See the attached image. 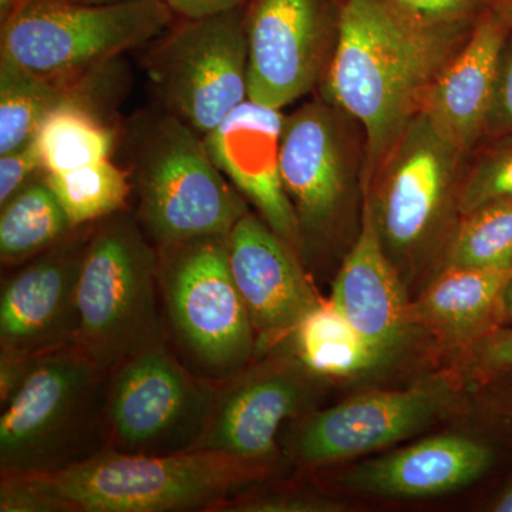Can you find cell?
Masks as SVG:
<instances>
[{
  "label": "cell",
  "instance_id": "cell-1",
  "mask_svg": "<svg viewBox=\"0 0 512 512\" xmlns=\"http://www.w3.org/2000/svg\"><path fill=\"white\" fill-rule=\"evenodd\" d=\"M474 28L423 25L384 0H345L325 93L365 128L366 184Z\"/></svg>",
  "mask_w": 512,
  "mask_h": 512
},
{
  "label": "cell",
  "instance_id": "cell-2",
  "mask_svg": "<svg viewBox=\"0 0 512 512\" xmlns=\"http://www.w3.org/2000/svg\"><path fill=\"white\" fill-rule=\"evenodd\" d=\"M268 470L269 464L205 448L163 456L106 450L26 476L55 512L215 511Z\"/></svg>",
  "mask_w": 512,
  "mask_h": 512
},
{
  "label": "cell",
  "instance_id": "cell-3",
  "mask_svg": "<svg viewBox=\"0 0 512 512\" xmlns=\"http://www.w3.org/2000/svg\"><path fill=\"white\" fill-rule=\"evenodd\" d=\"M158 291V254L140 224L128 214L110 215L84 251L74 346L109 373L131 356L164 345Z\"/></svg>",
  "mask_w": 512,
  "mask_h": 512
},
{
  "label": "cell",
  "instance_id": "cell-4",
  "mask_svg": "<svg viewBox=\"0 0 512 512\" xmlns=\"http://www.w3.org/2000/svg\"><path fill=\"white\" fill-rule=\"evenodd\" d=\"M131 173L141 224L158 247L228 237L249 212L211 160L204 138L171 113L140 127Z\"/></svg>",
  "mask_w": 512,
  "mask_h": 512
},
{
  "label": "cell",
  "instance_id": "cell-5",
  "mask_svg": "<svg viewBox=\"0 0 512 512\" xmlns=\"http://www.w3.org/2000/svg\"><path fill=\"white\" fill-rule=\"evenodd\" d=\"M175 16L165 0L101 5L26 0L2 22L0 53L62 82L163 36Z\"/></svg>",
  "mask_w": 512,
  "mask_h": 512
},
{
  "label": "cell",
  "instance_id": "cell-6",
  "mask_svg": "<svg viewBox=\"0 0 512 512\" xmlns=\"http://www.w3.org/2000/svg\"><path fill=\"white\" fill-rule=\"evenodd\" d=\"M158 278L175 339L202 372L224 380L249 365L256 333L229 266L228 237L160 247Z\"/></svg>",
  "mask_w": 512,
  "mask_h": 512
},
{
  "label": "cell",
  "instance_id": "cell-7",
  "mask_svg": "<svg viewBox=\"0 0 512 512\" xmlns=\"http://www.w3.org/2000/svg\"><path fill=\"white\" fill-rule=\"evenodd\" d=\"M106 375L74 345L40 357L0 417V471L45 474L80 461Z\"/></svg>",
  "mask_w": 512,
  "mask_h": 512
},
{
  "label": "cell",
  "instance_id": "cell-8",
  "mask_svg": "<svg viewBox=\"0 0 512 512\" xmlns=\"http://www.w3.org/2000/svg\"><path fill=\"white\" fill-rule=\"evenodd\" d=\"M147 72L171 114L210 133L248 100L245 6L183 18L150 53Z\"/></svg>",
  "mask_w": 512,
  "mask_h": 512
},
{
  "label": "cell",
  "instance_id": "cell-9",
  "mask_svg": "<svg viewBox=\"0 0 512 512\" xmlns=\"http://www.w3.org/2000/svg\"><path fill=\"white\" fill-rule=\"evenodd\" d=\"M215 387L188 372L164 345L111 370L104 419L113 448L163 456L194 450L210 416Z\"/></svg>",
  "mask_w": 512,
  "mask_h": 512
},
{
  "label": "cell",
  "instance_id": "cell-10",
  "mask_svg": "<svg viewBox=\"0 0 512 512\" xmlns=\"http://www.w3.org/2000/svg\"><path fill=\"white\" fill-rule=\"evenodd\" d=\"M345 0H251L245 6L248 99L281 110L318 82Z\"/></svg>",
  "mask_w": 512,
  "mask_h": 512
},
{
  "label": "cell",
  "instance_id": "cell-11",
  "mask_svg": "<svg viewBox=\"0 0 512 512\" xmlns=\"http://www.w3.org/2000/svg\"><path fill=\"white\" fill-rule=\"evenodd\" d=\"M463 154L419 113L397 138L366 192L387 252L410 255L439 227Z\"/></svg>",
  "mask_w": 512,
  "mask_h": 512
},
{
  "label": "cell",
  "instance_id": "cell-12",
  "mask_svg": "<svg viewBox=\"0 0 512 512\" xmlns=\"http://www.w3.org/2000/svg\"><path fill=\"white\" fill-rule=\"evenodd\" d=\"M312 376L298 359H276L221 380L195 448L271 463L279 430L311 403Z\"/></svg>",
  "mask_w": 512,
  "mask_h": 512
},
{
  "label": "cell",
  "instance_id": "cell-13",
  "mask_svg": "<svg viewBox=\"0 0 512 512\" xmlns=\"http://www.w3.org/2000/svg\"><path fill=\"white\" fill-rule=\"evenodd\" d=\"M451 397L450 384L439 379L353 397L303 421L292 439L293 456L316 466L390 446L436 419Z\"/></svg>",
  "mask_w": 512,
  "mask_h": 512
},
{
  "label": "cell",
  "instance_id": "cell-14",
  "mask_svg": "<svg viewBox=\"0 0 512 512\" xmlns=\"http://www.w3.org/2000/svg\"><path fill=\"white\" fill-rule=\"evenodd\" d=\"M87 242L64 238L5 282L0 298V346L42 357L76 343L77 284Z\"/></svg>",
  "mask_w": 512,
  "mask_h": 512
},
{
  "label": "cell",
  "instance_id": "cell-15",
  "mask_svg": "<svg viewBox=\"0 0 512 512\" xmlns=\"http://www.w3.org/2000/svg\"><path fill=\"white\" fill-rule=\"evenodd\" d=\"M228 255L255 329L258 352L292 336L319 305L295 248L251 212L228 235Z\"/></svg>",
  "mask_w": 512,
  "mask_h": 512
},
{
  "label": "cell",
  "instance_id": "cell-16",
  "mask_svg": "<svg viewBox=\"0 0 512 512\" xmlns=\"http://www.w3.org/2000/svg\"><path fill=\"white\" fill-rule=\"evenodd\" d=\"M284 127L281 110L248 99L205 134L204 141L218 170L279 237L298 249L301 229L281 173Z\"/></svg>",
  "mask_w": 512,
  "mask_h": 512
},
{
  "label": "cell",
  "instance_id": "cell-17",
  "mask_svg": "<svg viewBox=\"0 0 512 512\" xmlns=\"http://www.w3.org/2000/svg\"><path fill=\"white\" fill-rule=\"evenodd\" d=\"M330 303L386 360L409 338L414 320L399 274L384 248L369 195L363 202L362 228L333 284Z\"/></svg>",
  "mask_w": 512,
  "mask_h": 512
},
{
  "label": "cell",
  "instance_id": "cell-18",
  "mask_svg": "<svg viewBox=\"0 0 512 512\" xmlns=\"http://www.w3.org/2000/svg\"><path fill=\"white\" fill-rule=\"evenodd\" d=\"M510 35L504 16L494 6L488 9L424 100L420 113L458 153H468L487 136L498 66Z\"/></svg>",
  "mask_w": 512,
  "mask_h": 512
},
{
  "label": "cell",
  "instance_id": "cell-19",
  "mask_svg": "<svg viewBox=\"0 0 512 512\" xmlns=\"http://www.w3.org/2000/svg\"><path fill=\"white\" fill-rule=\"evenodd\" d=\"M281 173L301 238L325 231L346 194L348 165L335 117L308 104L285 119Z\"/></svg>",
  "mask_w": 512,
  "mask_h": 512
},
{
  "label": "cell",
  "instance_id": "cell-20",
  "mask_svg": "<svg viewBox=\"0 0 512 512\" xmlns=\"http://www.w3.org/2000/svg\"><path fill=\"white\" fill-rule=\"evenodd\" d=\"M493 464V451L461 434H440L357 464L343 483L373 497L417 500L476 483Z\"/></svg>",
  "mask_w": 512,
  "mask_h": 512
},
{
  "label": "cell",
  "instance_id": "cell-21",
  "mask_svg": "<svg viewBox=\"0 0 512 512\" xmlns=\"http://www.w3.org/2000/svg\"><path fill=\"white\" fill-rule=\"evenodd\" d=\"M512 269L446 268L413 303L416 325L450 343H474L503 325Z\"/></svg>",
  "mask_w": 512,
  "mask_h": 512
},
{
  "label": "cell",
  "instance_id": "cell-22",
  "mask_svg": "<svg viewBox=\"0 0 512 512\" xmlns=\"http://www.w3.org/2000/svg\"><path fill=\"white\" fill-rule=\"evenodd\" d=\"M292 336L296 359L315 376L352 377L382 363L330 301L313 308Z\"/></svg>",
  "mask_w": 512,
  "mask_h": 512
},
{
  "label": "cell",
  "instance_id": "cell-23",
  "mask_svg": "<svg viewBox=\"0 0 512 512\" xmlns=\"http://www.w3.org/2000/svg\"><path fill=\"white\" fill-rule=\"evenodd\" d=\"M35 140L45 173H64L109 160L114 133L82 94L69 92L43 121Z\"/></svg>",
  "mask_w": 512,
  "mask_h": 512
},
{
  "label": "cell",
  "instance_id": "cell-24",
  "mask_svg": "<svg viewBox=\"0 0 512 512\" xmlns=\"http://www.w3.org/2000/svg\"><path fill=\"white\" fill-rule=\"evenodd\" d=\"M73 228L42 175L2 205L0 258L3 264L28 261L55 247Z\"/></svg>",
  "mask_w": 512,
  "mask_h": 512
},
{
  "label": "cell",
  "instance_id": "cell-25",
  "mask_svg": "<svg viewBox=\"0 0 512 512\" xmlns=\"http://www.w3.org/2000/svg\"><path fill=\"white\" fill-rule=\"evenodd\" d=\"M69 92L60 80L0 57V156L35 140L43 121Z\"/></svg>",
  "mask_w": 512,
  "mask_h": 512
},
{
  "label": "cell",
  "instance_id": "cell-26",
  "mask_svg": "<svg viewBox=\"0 0 512 512\" xmlns=\"http://www.w3.org/2000/svg\"><path fill=\"white\" fill-rule=\"evenodd\" d=\"M74 228L117 214L126 205L130 183L126 171L110 160L64 171L45 173Z\"/></svg>",
  "mask_w": 512,
  "mask_h": 512
},
{
  "label": "cell",
  "instance_id": "cell-27",
  "mask_svg": "<svg viewBox=\"0 0 512 512\" xmlns=\"http://www.w3.org/2000/svg\"><path fill=\"white\" fill-rule=\"evenodd\" d=\"M447 268L512 269V201L464 215L448 248Z\"/></svg>",
  "mask_w": 512,
  "mask_h": 512
},
{
  "label": "cell",
  "instance_id": "cell-28",
  "mask_svg": "<svg viewBox=\"0 0 512 512\" xmlns=\"http://www.w3.org/2000/svg\"><path fill=\"white\" fill-rule=\"evenodd\" d=\"M512 201V134L491 138L458 192L461 217L494 202Z\"/></svg>",
  "mask_w": 512,
  "mask_h": 512
},
{
  "label": "cell",
  "instance_id": "cell-29",
  "mask_svg": "<svg viewBox=\"0 0 512 512\" xmlns=\"http://www.w3.org/2000/svg\"><path fill=\"white\" fill-rule=\"evenodd\" d=\"M404 18L440 28H474L495 0H384Z\"/></svg>",
  "mask_w": 512,
  "mask_h": 512
},
{
  "label": "cell",
  "instance_id": "cell-30",
  "mask_svg": "<svg viewBox=\"0 0 512 512\" xmlns=\"http://www.w3.org/2000/svg\"><path fill=\"white\" fill-rule=\"evenodd\" d=\"M346 504L335 498L305 490L264 491L237 495L218 505L221 512H340Z\"/></svg>",
  "mask_w": 512,
  "mask_h": 512
},
{
  "label": "cell",
  "instance_id": "cell-31",
  "mask_svg": "<svg viewBox=\"0 0 512 512\" xmlns=\"http://www.w3.org/2000/svg\"><path fill=\"white\" fill-rule=\"evenodd\" d=\"M37 174H45V165L36 140L0 156V204L37 180Z\"/></svg>",
  "mask_w": 512,
  "mask_h": 512
},
{
  "label": "cell",
  "instance_id": "cell-32",
  "mask_svg": "<svg viewBox=\"0 0 512 512\" xmlns=\"http://www.w3.org/2000/svg\"><path fill=\"white\" fill-rule=\"evenodd\" d=\"M505 134H512V32L501 53L485 137L494 138Z\"/></svg>",
  "mask_w": 512,
  "mask_h": 512
},
{
  "label": "cell",
  "instance_id": "cell-33",
  "mask_svg": "<svg viewBox=\"0 0 512 512\" xmlns=\"http://www.w3.org/2000/svg\"><path fill=\"white\" fill-rule=\"evenodd\" d=\"M470 363L483 373H497L512 367V326H498L471 343Z\"/></svg>",
  "mask_w": 512,
  "mask_h": 512
},
{
  "label": "cell",
  "instance_id": "cell-34",
  "mask_svg": "<svg viewBox=\"0 0 512 512\" xmlns=\"http://www.w3.org/2000/svg\"><path fill=\"white\" fill-rule=\"evenodd\" d=\"M39 359L40 357L2 352L0 355V402H2V407L9 403V400L26 382Z\"/></svg>",
  "mask_w": 512,
  "mask_h": 512
},
{
  "label": "cell",
  "instance_id": "cell-35",
  "mask_svg": "<svg viewBox=\"0 0 512 512\" xmlns=\"http://www.w3.org/2000/svg\"><path fill=\"white\" fill-rule=\"evenodd\" d=\"M165 2L180 18L195 19L224 12V10L244 8L251 0H165Z\"/></svg>",
  "mask_w": 512,
  "mask_h": 512
},
{
  "label": "cell",
  "instance_id": "cell-36",
  "mask_svg": "<svg viewBox=\"0 0 512 512\" xmlns=\"http://www.w3.org/2000/svg\"><path fill=\"white\" fill-rule=\"evenodd\" d=\"M490 510L495 512H512V481L505 487L503 493L495 498Z\"/></svg>",
  "mask_w": 512,
  "mask_h": 512
},
{
  "label": "cell",
  "instance_id": "cell-37",
  "mask_svg": "<svg viewBox=\"0 0 512 512\" xmlns=\"http://www.w3.org/2000/svg\"><path fill=\"white\" fill-rule=\"evenodd\" d=\"M503 325H512V278L503 295Z\"/></svg>",
  "mask_w": 512,
  "mask_h": 512
},
{
  "label": "cell",
  "instance_id": "cell-38",
  "mask_svg": "<svg viewBox=\"0 0 512 512\" xmlns=\"http://www.w3.org/2000/svg\"><path fill=\"white\" fill-rule=\"evenodd\" d=\"M26 0H0V19L5 20Z\"/></svg>",
  "mask_w": 512,
  "mask_h": 512
},
{
  "label": "cell",
  "instance_id": "cell-39",
  "mask_svg": "<svg viewBox=\"0 0 512 512\" xmlns=\"http://www.w3.org/2000/svg\"><path fill=\"white\" fill-rule=\"evenodd\" d=\"M494 8L504 16L512 32V0H495Z\"/></svg>",
  "mask_w": 512,
  "mask_h": 512
},
{
  "label": "cell",
  "instance_id": "cell-40",
  "mask_svg": "<svg viewBox=\"0 0 512 512\" xmlns=\"http://www.w3.org/2000/svg\"><path fill=\"white\" fill-rule=\"evenodd\" d=\"M60 2L84 3V5H101V3L124 2V0H60Z\"/></svg>",
  "mask_w": 512,
  "mask_h": 512
}]
</instances>
